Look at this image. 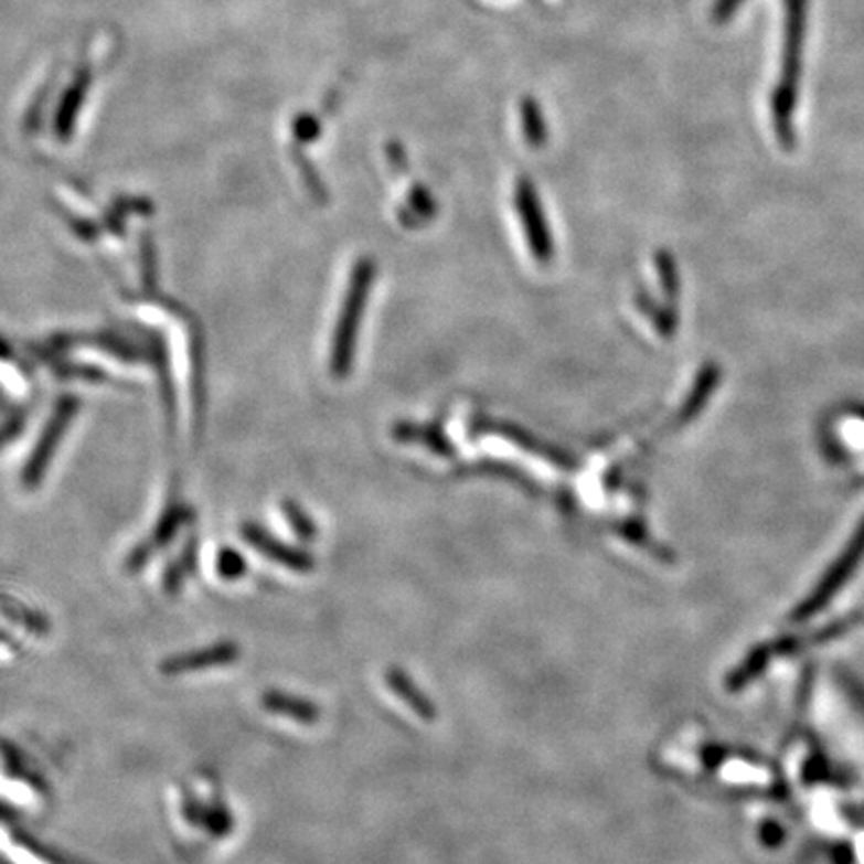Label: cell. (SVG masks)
I'll return each mask as SVG.
<instances>
[{"instance_id":"cell-4","label":"cell","mask_w":864,"mask_h":864,"mask_svg":"<svg viewBox=\"0 0 864 864\" xmlns=\"http://www.w3.org/2000/svg\"><path fill=\"white\" fill-rule=\"evenodd\" d=\"M243 533H245V538L248 543L258 548L263 555L273 558L278 565H285L288 568H295V570H307L309 568V556L302 555L299 551H292V548H288L282 543H278L277 538H273L270 534L265 533L260 526L248 524Z\"/></svg>"},{"instance_id":"cell-5","label":"cell","mask_w":864,"mask_h":864,"mask_svg":"<svg viewBox=\"0 0 864 864\" xmlns=\"http://www.w3.org/2000/svg\"><path fill=\"white\" fill-rule=\"evenodd\" d=\"M263 706L267 708L268 713H275V715L290 716L299 723H312L317 718V708L312 704L297 698L292 694L278 693V691H268L263 694Z\"/></svg>"},{"instance_id":"cell-6","label":"cell","mask_w":864,"mask_h":864,"mask_svg":"<svg viewBox=\"0 0 864 864\" xmlns=\"http://www.w3.org/2000/svg\"><path fill=\"white\" fill-rule=\"evenodd\" d=\"M245 568V558L238 555V553L231 551V548L221 551V555H218V575L223 576V578L236 580V578L243 576Z\"/></svg>"},{"instance_id":"cell-7","label":"cell","mask_w":864,"mask_h":864,"mask_svg":"<svg viewBox=\"0 0 864 864\" xmlns=\"http://www.w3.org/2000/svg\"><path fill=\"white\" fill-rule=\"evenodd\" d=\"M740 0H723L721 4H718V14H723V17H726L728 12L733 11L735 9L736 4H738Z\"/></svg>"},{"instance_id":"cell-3","label":"cell","mask_w":864,"mask_h":864,"mask_svg":"<svg viewBox=\"0 0 864 864\" xmlns=\"http://www.w3.org/2000/svg\"><path fill=\"white\" fill-rule=\"evenodd\" d=\"M73 408H75V403H71V401H64L63 405L58 406L56 415H54L53 420H51V427L46 428V433H44V437L41 438L34 457H32L29 467L24 470V482H26L29 487H34V484L41 480V477H43L46 460L53 457L54 447H56L58 438L63 435L64 428L68 425L71 416H73Z\"/></svg>"},{"instance_id":"cell-8","label":"cell","mask_w":864,"mask_h":864,"mask_svg":"<svg viewBox=\"0 0 864 864\" xmlns=\"http://www.w3.org/2000/svg\"><path fill=\"white\" fill-rule=\"evenodd\" d=\"M9 819H14V811L9 804L0 802V821H9Z\"/></svg>"},{"instance_id":"cell-2","label":"cell","mask_w":864,"mask_h":864,"mask_svg":"<svg viewBox=\"0 0 864 864\" xmlns=\"http://www.w3.org/2000/svg\"><path fill=\"white\" fill-rule=\"evenodd\" d=\"M238 652L241 649L236 642L223 640V642H216L211 647L171 657L160 664V671L164 674H189V672L204 671V669H213V666H223V664L235 662L238 659Z\"/></svg>"},{"instance_id":"cell-1","label":"cell","mask_w":864,"mask_h":864,"mask_svg":"<svg viewBox=\"0 0 864 864\" xmlns=\"http://www.w3.org/2000/svg\"><path fill=\"white\" fill-rule=\"evenodd\" d=\"M809 0H785V51L780 66L779 85L772 93V117L780 142L792 145V115L797 108L802 54L807 39Z\"/></svg>"}]
</instances>
